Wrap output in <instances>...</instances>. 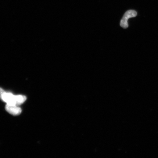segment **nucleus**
<instances>
[{
	"label": "nucleus",
	"instance_id": "1",
	"mask_svg": "<svg viewBox=\"0 0 158 158\" xmlns=\"http://www.w3.org/2000/svg\"><path fill=\"white\" fill-rule=\"evenodd\" d=\"M137 14V12L134 10H130L126 11L120 21V26L124 29L127 28L128 27V19L131 18L135 17Z\"/></svg>",
	"mask_w": 158,
	"mask_h": 158
},
{
	"label": "nucleus",
	"instance_id": "2",
	"mask_svg": "<svg viewBox=\"0 0 158 158\" xmlns=\"http://www.w3.org/2000/svg\"><path fill=\"white\" fill-rule=\"evenodd\" d=\"M5 109L10 114L14 116L19 115L21 113V109L19 106L6 104Z\"/></svg>",
	"mask_w": 158,
	"mask_h": 158
}]
</instances>
